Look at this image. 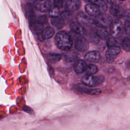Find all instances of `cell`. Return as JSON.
Masks as SVG:
<instances>
[{"label":"cell","instance_id":"obj_2","mask_svg":"<svg viewBox=\"0 0 130 130\" xmlns=\"http://www.w3.org/2000/svg\"><path fill=\"white\" fill-rule=\"evenodd\" d=\"M105 78L102 75L93 76L86 75L81 78V82L84 85L89 87H94L102 84Z\"/></svg>","mask_w":130,"mask_h":130},{"label":"cell","instance_id":"obj_12","mask_svg":"<svg viewBox=\"0 0 130 130\" xmlns=\"http://www.w3.org/2000/svg\"><path fill=\"white\" fill-rule=\"evenodd\" d=\"M85 10L88 15L91 16L96 17L101 14L100 8L95 5L92 3H89L85 5Z\"/></svg>","mask_w":130,"mask_h":130},{"label":"cell","instance_id":"obj_6","mask_svg":"<svg viewBox=\"0 0 130 130\" xmlns=\"http://www.w3.org/2000/svg\"><path fill=\"white\" fill-rule=\"evenodd\" d=\"M120 51L121 48L118 46L108 47L105 53L107 60L109 62H112L117 57Z\"/></svg>","mask_w":130,"mask_h":130},{"label":"cell","instance_id":"obj_25","mask_svg":"<svg viewBox=\"0 0 130 130\" xmlns=\"http://www.w3.org/2000/svg\"><path fill=\"white\" fill-rule=\"evenodd\" d=\"M122 48L127 52L130 51V36L125 37L121 42Z\"/></svg>","mask_w":130,"mask_h":130},{"label":"cell","instance_id":"obj_29","mask_svg":"<svg viewBox=\"0 0 130 130\" xmlns=\"http://www.w3.org/2000/svg\"><path fill=\"white\" fill-rule=\"evenodd\" d=\"M59 12V11L58 8L55 7L54 8H53L50 10L49 15L52 17H56L58 16Z\"/></svg>","mask_w":130,"mask_h":130},{"label":"cell","instance_id":"obj_35","mask_svg":"<svg viewBox=\"0 0 130 130\" xmlns=\"http://www.w3.org/2000/svg\"><path fill=\"white\" fill-rule=\"evenodd\" d=\"M120 1H125V0H120Z\"/></svg>","mask_w":130,"mask_h":130},{"label":"cell","instance_id":"obj_20","mask_svg":"<svg viewBox=\"0 0 130 130\" xmlns=\"http://www.w3.org/2000/svg\"><path fill=\"white\" fill-rule=\"evenodd\" d=\"M51 23L54 27L57 29H61L64 26V20L61 18L56 17H52L51 19Z\"/></svg>","mask_w":130,"mask_h":130},{"label":"cell","instance_id":"obj_24","mask_svg":"<svg viewBox=\"0 0 130 130\" xmlns=\"http://www.w3.org/2000/svg\"><path fill=\"white\" fill-rule=\"evenodd\" d=\"M26 11H27V16L30 21V22L34 21L35 20V15L34 14V9L33 8L31 5V4H27L26 5Z\"/></svg>","mask_w":130,"mask_h":130},{"label":"cell","instance_id":"obj_16","mask_svg":"<svg viewBox=\"0 0 130 130\" xmlns=\"http://www.w3.org/2000/svg\"><path fill=\"white\" fill-rule=\"evenodd\" d=\"M54 34V30L51 27H47L45 28L40 34L39 39L41 40L49 39L51 38Z\"/></svg>","mask_w":130,"mask_h":130},{"label":"cell","instance_id":"obj_22","mask_svg":"<svg viewBox=\"0 0 130 130\" xmlns=\"http://www.w3.org/2000/svg\"><path fill=\"white\" fill-rule=\"evenodd\" d=\"M47 59L50 62H55L59 61L61 58V55L59 53H51L46 55Z\"/></svg>","mask_w":130,"mask_h":130},{"label":"cell","instance_id":"obj_17","mask_svg":"<svg viewBox=\"0 0 130 130\" xmlns=\"http://www.w3.org/2000/svg\"><path fill=\"white\" fill-rule=\"evenodd\" d=\"M85 2H89L96 5L100 9L101 12L104 13L107 11L108 9L107 5L104 0H84Z\"/></svg>","mask_w":130,"mask_h":130},{"label":"cell","instance_id":"obj_28","mask_svg":"<svg viewBox=\"0 0 130 130\" xmlns=\"http://www.w3.org/2000/svg\"><path fill=\"white\" fill-rule=\"evenodd\" d=\"M61 17L64 20L65 19H70L73 17V14L70 11H65L61 14Z\"/></svg>","mask_w":130,"mask_h":130},{"label":"cell","instance_id":"obj_9","mask_svg":"<svg viewBox=\"0 0 130 130\" xmlns=\"http://www.w3.org/2000/svg\"><path fill=\"white\" fill-rule=\"evenodd\" d=\"M76 89L84 93H86L90 95H99L100 94L102 91L99 88L91 89L88 88L87 86L84 85V84H78L76 85Z\"/></svg>","mask_w":130,"mask_h":130},{"label":"cell","instance_id":"obj_5","mask_svg":"<svg viewBox=\"0 0 130 130\" xmlns=\"http://www.w3.org/2000/svg\"><path fill=\"white\" fill-rule=\"evenodd\" d=\"M35 8L42 12L50 11L52 9L51 0H36L34 3Z\"/></svg>","mask_w":130,"mask_h":130},{"label":"cell","instance_id":"obj_15","mask_svg":"<svg viewBox=\"0 0 130 130\" xmlns=\"http://www.w3.org/2000/svg\"><path fill=\"white\" fill-rule=\"evenodd\" d=\"M87 67L86 62L82 59L77 60L74 66V69L77 74H80L85 71Z\"/></svg>","mask_w":130,"mask_h":130},{"label":"cell","instance_id":"obj_33","mask_svg":"<svg viewBox=\"0 0 130 130\" xmlns=\"http://www.w3.org/2000/svg\"><path fill=\"white\" fill-rule=\"evenodd\" d=\"M38 21L40 22V23H42L43 24L45 23H46L47 21V19L46 18V17L44 15V16H41L39 17H38L37 19H36Z\"/></svg>","mask_w":130,"mask_h":130},{"label":"cell","instance_id":"obj_8","mask_svg":"<svg viewBox=\"0 0 130 130\" xmlns=\"http://www.w3.org/2000/svg\"><path fill=\"white\" fill-rule=\"evenodd\" d=\"M75 47L76 49L79 51H86L89 48L88 41L83 37H79L76 40L75 43Z\"/></svg>","mask_w":130,"mask_h":130},{"label":"cell","instance_id":"obj_13","mask_svg":"<svg viewBox=\"0 0 130 130\" xmlns=\"http://www.w3.org/2000/svg\"><path fill=\"white\" fill-rule=\"evenodd\" d=\"M84 58L89 62H97L101 59V54L98 51H90L85 54Z\"/></svg>","mask_w":130,"mask_h":130},{"label":"cell","instance_id":"obj_11","mask_svg":"<svg viewBox=\"0 0 130 130\" xmlns=\"http://www.w3.org/2000/svg\"><path fill=\"white\" fill-rule=\"evenodd\" d=\"M109 11L111 15L117 19L122 17L125 11L121 5L116 4L115 3L111 5Z\"/></svg>","mask_w":130,"mask_h":130},{"label":"cell","instance_id":"obj_30","mask_svg":"<svg viewBox=\"0 0 130 130\" xmlns=\"http://www.w3.org/2000/svg\"><path fill=\"white\" fill-rule=\"evenodd\" d=\"M122 18L125 20V21L130 22V9L124 11Z\"/></svg>","mask_w":130,"mask_h":130},{"label":"cell","instance_id":"obj_10","mask_svg":"<svg viewBox=\"0 0 130 130\" xmlns=\"http://www.w3.org/2000/svg\"><path fill=\"white\" fill-rule=\"evenodd\" d=\"M70 27L74 32L81 36H85L87 34L85 27L78 22L73 21L71 22L70 24Z\"/></svg>","mask_w":130,"mask_h":130},{"label":"cell","instance_id":"obj_26","mask_svg":"<svg viewBox=\"0 0 130 130\" xmlns=\"http://www.w3.org/2000/svg\"><path fill=\"white\" fill-rule=\"evenodd\" d=\"M88 39L91 42L94 44L99 43L100 40V38L97 35L96 32L90 34L88 36Z\"/></svg>","mask_w":130,"mask_h":130},{"label":"cell","instance_id":"obj_31","mask_svg":"<svg viewBox=\"0 0 130 130\" xmlns=\"http://www.w3.org/2000/svg\"><path fill=\"white\" fill-rule=\"evenodd\" d=\"M124 29L125 34L128 36H130V22H125L124 26Z\"/></svg>","mask_w":130,"mask_h":130},{"label":"cell","instance_id":"obj_21","mask_svg":"<svg viewBox=\"0 0 130 130\" xmlns=\"http://www.w3.org/2000/svg\"><path fill=\"white\" fill-rule=\"evenodd\" d=\"M77 56L78 54L75 51H70L63 54V58L66 61L70 62L75 61L77 58Z\"/></svg>","mask_w":130,"mask_h":130},{"label":"cell","instance_id":"obj_4","mask_svg":"<svg viewBox=\"0 0 130 130\" xmlns=\"http://www.w3.org/2000/svg\"><path fill=\"white\" fill-rule=\"evenodd\" d=\"M94 22L95 24L97 26L104 27H110L112 22L113 21L111 16L107 14L101 13L97 16L95 17Z\"/></svg>","mask_w":130,"mask_h":130},{"label":"cell","instance_id":"obj_32","mask_svg":"<svg viewBox=\"0 0 130 130\" xmlns=\"http://www.w3.org/2000/svg\"><path fill=\"white\" fill-rule=\"evenodd\" d=\"M53 3L55 7L61 8L63 5V0H53Z\"/></svg>","mask_w":130,"mask_h":130},{"label":"cell","instance_id":"obj_7","mask_svg":"<svg viewBox=\"0 0 130 130\" xmlns=\"http://www.w3.org/2000/svg\"><path fill=\"white\" fill-rule=\"evenodd\" d=\"M76 19L77 20V22L82 25L89 26L92 25H95L94 19L83 12L78 13L76 16Z\"/></svg>","mask_w":130,"mask_h":130},{"label":"cell","instance_id":"obj_18","mask_svg":"<svg viewBox=\"0 0 130 130\" xmlns=\"http://www.w3.org/2000/svg\"><path fill=\"white\" fill-rule=\"evenodd\" d=\"M30 27L31 30L37 34H40L43 31V24L38 21L36 19L30 22Z\"/></svg>","mask_w":130,"mask_h":130},{"label":"cell","instance_id":"obj_34","mask_svg":"<svg viewBox=\"0 0 130 130\" xmlns=\"http://www.w3.org/2000/svg\"><path fill=\"white\" fill-rule=\"evenodd\" d=\"M107 2L110 4H114L116 2V0H106Z\"/></svg>","mask_w":130,"mask_h":130},{"label":"cell","instance_id":"obj_3","mask_svg":"<svg viewBox=\"0 0 130 130\" xmlns=\"http://www.w3.org/2000/svg\"><path fill=\"white\" fill-rule=\"evenodd\" d=\"M109 27L111 36L116 39L120 37L124 29L122 22L117 19L113 20Z\"/></svg>","mask_w":130,"mask_h":130},{"label":"cell","instance_id":"obj_19","mask_svg":"<svg viewBox=\"0 0 130 130\" xmlns=\"http://www.w3.org/2000/svg\"><path fill=\"white\" fill-rule=\"evenodd\" d=\"M97 35L100 38V39L105 40L107 39L109 37V32L106 28L101 26H97V28L95 31Z\"/></svg>","mask_w":130,"mask_h":130},{"label":"cell","instance_id":"obj_1","mask_svg":"<svg viewBox=\"0 0 130 130\" xmlns=\"http://www.w3.org/2000/svg\"><path fill=\"white\" fill-rule=\"evenodd\" d=\"M55 42L57 47L64 51L69 50L73 45L71 36L64 31L58 32L55 37Z\"/></svg>","mask_w":130,"mask_h":130},{"label":"cell","instance_id":"obj_23","mask_svg":"<svg viewBox=\"0 0 130 130\" xmlns=\"http://www.w3.org/2000/svg\"><path fill=\"white\" fill-rule=\"evenodd\" d=\"M98 68L96 65L90 64L87 66L85 70L86 75H93L98 72Z\"/></svg>","mask_w":130,"mask_h":130},{"label":"cell","instance_id":"obj_14","mask_svg":"<svg viewBox=\"0 0 130 130\" xmlns=\"http://www.w3.org/2000/svg\"><path fill=\"white\" fill-rule=\"evenodd\" d=\"M80 0H67L66 3V7L68 10L74 11L79 9L81 6Z\"/></svg>","mask_w":130,"mask_h":130},{"label":"cell","instance_id":"obj_27","mask_svg":"<svg viewBox=\"0 0 130 130\" xmlns=\"http://www.w3.org/2000/svg\"><path fill=\"white\" fill-rule=\"evenodd\" d=\"M116 44H117V41H116V38L111 36L110 37H109L107 39V45L108 47L116 46Z\"/></svg>","mask_w":130,"mask_h":130}]
</instances>
